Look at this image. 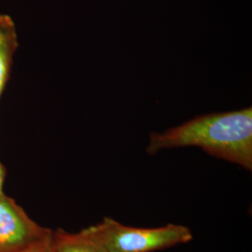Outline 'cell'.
<instances>
[{
  "label": "cell",
  "mask_w": 252,
  "mask_h": 252,
  "mask_svg": "<svg viewBox=\"0 0 252 252\" xmlns=\"http://www.w3.org/2000/svg\"><path fill=\"white\" fill-rule=\"evenodd\" d=\"M198 147L211 156L252 170V108L193 118L162 133L150 134L146 152Z\"/></svg>",
  "instance_id": "obj_1"
},
{
  "label": "cell",
  "mask_w": 252,
  "mask_h": 252,
  "mask_svg": "<svg viewBox=\"0 0 252 252\" xmlns=\"http://www.w3.org/2000/svg\"><path fill=\"white\" fill-rule=\"evenodd\" d=\"M82 232L107 252H155L188 243L193 238L187 226L167 223L153 228L133 227L108 217Z\"/></svg>",
  "instance_id": "obj_2"
},
{
  "label": "cell",
  "mask_w": 252,
  "mask_h": 252,
  "mask_svg": "<svg viewBox=\"0 0 252 252\" xmlns=\"http://www.w3.org/2000/svg\"><path fill=\"white\" fill-rule=\"evenodd\" d=\"M52 233L28 216L14 199L0 195V252H21Z\"/></svg>",
  "instance_id": "obj_3"
},
{
  "label": "cell",
  "mask_w": 252,
  "mask_h": 252,
  "mask_svg": "<svg viewBox=\"0 0 252 252\" xmlns=\"http://www.w3.org/2000/svg\"><path fill=\"white\" fill-rule=\"evenodd\" d=\"M17 48L18 40L13 21L8 15H0V97L9 81Z\"/></svg>",
  "instance_id": "obj_4"
},
{
  "label": "cell",
  "mask_w": 252,
  "mask_h": 252,
  "mask_svg": "<svg viewBox=\"0 0 252 252\" xmlns=\"http://www.w3.org/2000/svg\"><path fill=\"white\" fill-rule=\"evenodd\" d=\"M53 238L55 252H107L82 230L79 233H69L58 229L54 231Z\"/></svg>",
  "instance_id": "obj_5"
},
{
  "label": "cell",
  "mask_w": 252,
  "mask_h": 252,
  "mask_svg": "<svg viewBox=\"0 0 252 252\" xmlns=\"http://www.w3.org/2000/svg\"><path fill=\"white\" fill-rule=\"evenodd\" d=\"M53 233L48 234L42 239L38 240L36 243L31 245L25 251L21 252H54V238H53Z\"/></svg>",
  "instance_id": "obj_6"
},
{
  "label": "cell",
  "mask_w": 252,
  "mask_h": 252,
  "mask_svg": "<svg viewBox=\"0 0 252 252\" xmlns=\"http://www.w3.org/2000/svg\"><path fill=\"white\" fill-rule=\"evenodd\" d=\"M5 178H6V168L0 162V195L4 193V191H3V185H4Z\"/></svg>",
  "instance_id": "obj_7"
},
{
  "label": "cell",
  "mask_w": 252,
  "mask_h": 252,
  "mask_svg": "<svg viewBox=\"0 0 252 252\" xmlns=\"http://www.w3.org/2000/svg\"></svg>",
  "instance_id": "obj_8"
}]
</instances>
